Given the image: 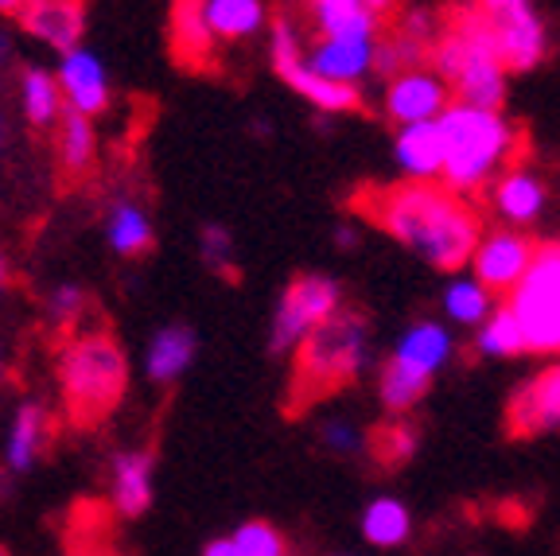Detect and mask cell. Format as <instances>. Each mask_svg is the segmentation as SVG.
<instances>
[{"label":"cell","instance_id":"74e56055","mask_svg":"<svg viewBox=\"0 0 560 556\" xmlns=\"http://www.w3.org/2000/svg\"><path fill=\"white\" fill-rule=\"evenodd\" d=\"M86 308H90V296L82 285H59V288H51V296H47V320L62 331L79 327Z\"/></svg>","mask_w":560,"mask_h":556},{"label":"cell","instance_id":"7bdbcfd3","mask_svg":"<svg viewBox=\"0 0 560 556\" xmlns=\"http://www.w3.org/2000/svg\"><path fill=\"white\" fill-rule=\"evenodd\" d=\"M9 280H12L9 257H4V253H0V292H4V288H9Z\"/></svg>","mask_w":560,"mask_h":556},{"label":"cell","instance_id":"5b68a950","mask_svg":"<svg viewBox=\"0 0 560 556\" xmlns=\"http://www.w3.org/2000/svg\"><path fill=\"white\" fill-rule=\"evenodd\" d=\"M370 366V315L339 308L292 350L289 405L304 409L354 385Z\"/></svg>","mask_w":560,"mask_h":556},{"label":"cell","instance_id":"7a4b0ae2","mask_svg":"<svg viewBox=\"0 0 560 556\" xmlns=\"http://www.w3.org/2000/svg\"><path fill=\"white\" fill-rule=\"evenodd\" d=\"M55 382H59L67 417L74 425H97L129 393V355L105 327L70 331L55 355Z\"/></svg>","mask_w":560,"mask_h":556},{"label":"cell","instance_id":"3957f363","mask_svg":"<svg viewBox=\"0 0 560 556\" xmlns=\"http://www.w3.org/2000/svg\"><path fill=\"white\" fill-rule=\"evenodd\" d=\"M444 132V175L440 183L455 195L487 192L510 164H517L522 132L506 121L502 109H475V105L452 102L440 117Z\"/></svg>","mask_w":560,"mask_h":556},{"label":"cell","instance_id":"30bf717a","mask_svg":"<svg viewBox=\"0 0 560 556\" xmlns=\"http://www.w3.org/2000/svg\"><path fill=\"white\" fill-rule=\"evenodd\" d=\"M537 242L525 230H510V227H490L482 230L479 245L471 253V277L482 288H490L494 296L514 292L522 285V277L529 273L534 262Z\"/></svg>","mask_w":560,"mask_h":556},{"label":"cell","instance_id":"4dcf8cb0","mask_svg":"<svg viewBox=\"0 0 560 556\" xmlns=\"http://www.w3.org/2000/svg\"><path fill=\"white\" fill-rule=\"evenodd\" d=\"M475 355L479 358H517L525 355V331L510 304H499L475 327Z\"/></svg>","mask_w":560,"mask_h":556},{"label":"cell","instance_id":"f35d334b","mask_svg":"<svg viewBox=\"0 0 560 556\" xmlns=\"http://www.w3.org/2000/svg\"><path fill=\"white\" fill-rule=\"evenodd\" d=\"M335 245H339V250H359V230H354V222H339V227H335Z\"/></svg>","mask_w":560,"mask_h":556},{"label":"cell","instance_id":"484cf974","mask_svg":"<svg viewBox=\"0 0 560 556\" xmlns=\"http://www.w3.org/2000/svg\"><path fill=\"white\" fill-rule=\"evenodd\" d=\"M429 390H432V374H424V370H417V366L401 362L394 355L385 358L382 374H377V397H382V405L394 417H409L420 401L429 397Z\"/></svg>","mask_w":560,"mask_h":556},{"label":"cell","instance_id":"603a6c76","mask_svg":"<svg viewBox=\"0 0 560 556\" xmlns=\"http://www.w3.org/2000/svg\"><path fill=\"white\" fill-rule=\"evenodd\" d=\"M202 20L219 47L245 44L269 27V0H202Z\"/></svg>","mask_w":560,"mask_h":556},{"label":"cell","instance_id":"e575fe53","mask_svg":"<svg viewBox=\"0 0 560 556\" xmlns=\"http://www.w3.org/2000/svg\"><path fill=\"white\" fill-rule=\"evenodd\" d=\"M199 257L214 277L222 280H237V265H234V234H230L222 222H207L199 230Z\"/></svg>","mask_w":560,"mask_h":556},{"label":"cell","instance_id":"e0dca14e","mask_svg":"<svg viewBox=\"0 0 560 556\" xmlns=\"http://www.w3.org/2000/svg\"><path fill=\"white\" fill-rule=\"evenodd\" d=\"M16 20L32 39L67 55L82 44L86 32V0H24Z\"/></svg>","mask_w":560,"mask_h":556},{"label":"cell","instance_id":"836d02e7","mask_svg":"<svg viewBox=\"0 0 560 556\" xmlns=\"http://www.w3.org/2000/svg\"><path fill=\"white\" fill-rule=\"evenodd\" d=\"M389 27H394L401 39H409L412 47H420V51H432L436 47V39L444 35V16L432 9H424V4H412V9H401L394 20H389Z\"/></svg>","mask_w":560,"mask_h":556},{"label":"cell","instance_id":"f546056e","mask_svg":"<svg viewBox=\"0 0 560 556\" xmlns=\"http://www.w3.org/2000/svg\"><path fill=\"white\" fill-rule=\"evenodd\" d=\"M494 292L482 288L475 277H452L440 292V312L455 327H479L490 312H494Z\"/></svg>","mask_w":560,"mask_h":556},{"label":"cell","instance_id":"7402d4cb","mask_svg":"<svg viewBox=\"0 0 560 556\" xmlns=\"http://www.w3.org/2000/svg\"><path fill=\"white\" fill-rule=\"evenodd\" d=\"M452 355H455V339L444 320H412L394 343V358L417 366V370H424L432 378L452 362Z\"/></svg>","mask_w":560,"mask_h":556},{"label":"cell","instance_id":"52a82bcc","mask_svg":"<svg viewBox=\"0 0 560 556\" xmlns=\"http://www.w3.org/2000/svg\"><path fill=\"white\" fill-rule=\"evenodd\" d=\"M269 59H272V70H277V79L296 97L312 102L319 114H359L362 109V90L327 82L307 67V47H304V39H300V27L292 16L272 20Z\"/></svg>","mask_w":560,"mask_h":556},{"label":"cell","instance_id":"9a60e30c","mask_svg":"<svg viewBox=\"0 0 560 556\" xmlns=\"http://www.w3.org/2000/svg\"><path fill=\"white\" fill-rule=\"evenodd\" d=\"M377 39L382 35H315V44L307 47V67L319 79L359 90L374 74Z\"/></svg>","mask_w":560,"mask_h":556},{"label":"cell","instance_id":"d590c367","mask_svg":"<svg viewBox=\"0 0 560 556\" xmlns=\"http://www.w3.org/2000/svg\"><path fill=\"white\" fill-rule=\"evenodd\" d=\"M230 537H234V545L242 556H292L289 537H284L272 522H261V518L242 522Z\"/></svg>","mask_w":560,"mask_h":556},{"label":"cell","instance_id":"8d00e7d4","mask_svg":"<svg viewBox=\"0 0 560 556\" xmlns=\"http://www.w3.org/2000/svg\"><path fill=\"white\" fill-rule=\"evenodd\" d=\"M319 443H324V452L339 455V460H359V455L370 452V436L347 417L324 420L319 425Z\"/></svg>","mask_w":560,"mask_h":556},{"label":"cell","instance_id":"ac0fdd59","mask_svg":"<svg viewBox=\"0 0 560 556\" xmlns=\"http://www.w3.org/2000/svg\"><path fill=\"white\" fill-rule=\"evenodd\" d=\"M47 440H51V413L39 401H24L9 420L4 432V448H0V467L9 471L12 478L32 475L35 463L44 460Z\"/></svg>","mask_w":560,"mask_h":556},{"label":"cell","instance_id":"f1b7e54d","mask_svg":"<svg viewBox=\"0 0 560 556\" xmlns=\"http://www.w3.org/2000/svg\"><path fill=\"white\" fill-rule=\"evenodd\" d=\"M307 16H312L319 35H382L385 20H377L362 0H307Z\"/></svg>","mask_w":560,"mask_h":556},{"label":"cell","instance_id":"d6a6232c","mask_svg":"<svg viewBox=\"0 0 560 556\" xmlns=\"http://www.w3.org/2000/svg\"><path fill=\"white\" fill-rule=\"evenodd\" d=\"M424 62H429V51H420V47H412L409 39H401L394 27H385L382 39H377V47H374V74L377 79L389 82L394 74H401V70L424 67Z\"/></svg>","mask_w":560,"mask_h":556},{"label":"cell","instance_id":"2e32d148","mask_svg":"<svg viewBox=\"0 0 560 556\" xmlns=\"http://www.w3.org/2000/svg\"><path fill=\"white\" fill-rule=\"evenodd\" d=\"M156 502V455L149 448H125L109 460V506L117 518L137 522Z\"/></svg>","mask_w":560,"mask_h":556},{"label":"cell","instance_id":"4316f807","mask_svg":"<svg viewBox=\"0 0 560 556\" xmlns=\"http://www.w3.org/2000/svg\"><path fill=\"white\" fill-rule=\"evenodd\" d=\"M20 109H24L27 125L35 129H55L67 114L59 79L44 67H24L20 70Z\"/></svg>","mask_w":560,"mask_h":556},{"label":"cell","instance_id":"6da1fadb","mask_svg":"<svg viewBox=\"0 0 560 556\" xmlns=\"http://www.w3.org/2000/svg\"><path fill=\"white\" fill-rule=\"evenodd\" d=\"M350 210L440 273L467 269L487 230L471 199L455 195L444 183L405 179L385 183V187H362L350 195Z\"/></svg>","mask_w":560,"mask_h":556},{"label":"cell","instance_id":"8fae6325","mask_svg":"<svg viewBox=\"0 0 560 556\" xmlns=\"http://www.w3.org/2000/svg\"><path fill=\"white\" fill-rule=\"evenodd\" d=\"M452 102H455L452 86L440 79L429 62H424V67H412V70L394 74V79L385 82V94H382L385 117H389L397 129H405V125L440 121Z\"/></svg>","mask_w":560,"mask_h":556},{"label":"cell","instance_id":"9c48e42d","mask_svg":"<svg viewBox=\"0 0 560 556\" xmlns=\"http://www.w3.org/2000/svg\"><path fill=\"white\" fill-rule=\"evenodd\" d=\"M475 9L487 16L490 32L499 39L502 67L510 74L537 70L549 59V24L541 20L534 0H475Z\"/></svg>","mask_w":560,"mask_h":556},{"label":"cell","instance_id":"bcb514c9","mask_svg":"<svg viewBox=\"0 0 560 556\" xmlns=\"http://www.w3.org/2000/svg\"><path fill=\"white\" fill-rule=\"evenodd\" d=\"M70 556H105V553H94V548H86V553H70Z\"/></svg>","mask_w":560,"mask_h":556},{"label":"cell","instance_id":"cb8c5ba5","mask_svg":"<svg viewBox=\"0 0 560 556\" xmlns=\"http://www.w3.org/2000/svg\"><path fill=\"white\" fill-rule=\"evenodd\" d=\"M105 242L117 257H144L156 245V227L137 199H114L105 210Z\"/></svg>","mask_w":560,"mask_h":556},{"label":"cell","instance_id":"1f68e13d","mask_svg":"<svg viewBox=\"0 0 560 556\" xmlns=\"http://www.w3.org/2000/svg\"><path fill=\"white\" fill-rule=\"evenodd\" d=\"M370 452L382 467H405L412 463V455L420 452V428L409 417H394L389 425H382L370 440Z\"/></svg>","mask_w":560,"mask_h":556},{"label":"cell","instance_id":"ab89813d","mask_svg":"<svg viewBox=\"0 0 560 556\" xmlns=\"http://www.w3.org/2000/svg\"><path fill=\"white\" fill-rule=\"evenodd\" d=\"M362 4H366L377 20H394L397 12H401V0H362Z\"/></svg>","mask_w":560,"mask_h":556},{"label":"cell","instance_id":"d6986e66","mask_svg":"<svg viewBox=\"0 0 560 556\" xmlns=\"http://www.w3.org/2000/svg\"><path fill=\"white\" fill-rule=\"evenodd\" d=\"M195 355H199V335L187 323H164L144 343L140 370L152 385H175L195 366Z\"/></svg>","mask_w":560,"mask_h":556},{"label":"cell","instance_id":"ee69618b","mask_svg":"<svg viewBox=\"0 0 560 556\" xmlns=\"http://www.w3.org/2000/svg\"><path fill=\"white\" fill-rule=\"evenodd\" d=\"M9 55H12V39H9V32L0 27V62H9Z\"/></svg>","mask_w":560,"mask_h":556},{"label":"cell","instance_id":"44dd1931","mask_svg":"<svg viewBox=\"0 0 560 556\" xmlns=\"http://www.w3.org/2000/svg\"><path fill=\"white\" fill-rule=\"evenodd\" d=\"M167 39H172L175 62H179L184 70H207L210 59H214V51H219L207 20H202V0H175Z\"/></svg>","mask_w":560,"mask_h":556},{"label":"cell","instance_id":"60d3db41","mask_svg":"<svg viewBox=\"0 0 560 556\" xmlns=\"http://www.w3.org/2000/svg\"><path fill=\"white\" fill-rule=\"evenodd\" d=\"M202 556H242V553H237L234 537H214L202 545Z\"/></svg>","mask_w":560,"mask_h":556},{"label":"cell","instance_id":"b9f144b4","mask_svg":"<svg viewBox=\"0 0 560 556\" xmlns=\"http://www.w3.org/2000/svg\"><path fill=\"white\" fill-rule=\"evenodd\" d=\"M24 0H0V16H20Z\"/></svg>","mask_w":560,"mask_h":556},{"label":"cell","instance_id":"7dc6e473","mask_svg":"<svg viewBox=\"0 0 560 556\" xmlns=\"http://www.w3.org/2000/svg\"><path fill=\"white\" fill-rule=\"evenodd\" d=\"M0 374H4V343H0Z\"/></svg>","mask_w":560,"mask_h":556},{"label":"cell","instance_id":"277c9868","mask_svg":"<svg viewBox=\"0 0 560 556\" xmlns=\"http://www.w3.org/2000/svg\"><path fill=\"white\" fill-rule=\"evenodd\" d=\"M429 67L452 86V97L475 109H502L506 105V79L499 39L487 16L475 4L452 9L444 16V35L429 51Z\"/></svg>","mask_w":560,"mask_h":556},{"label":"cell","instance_id":"5bb4252c","mask_svg":"<svg viewBox=\"0 0 560 556\" xmlns=\"http://www.w3.org/2000/svg\"><path fill=\"white\" fill-rule=\"evenodd\" d=\"M62 90V102L67 109L82 117H102L109 109V97H114V86H109V70H105L102 55L94 47H74V51L59 55V70H55Z\"/></svg>","mask_w":560,"mask_h":556},{"label":"cell","instance_id":"8992f818","mask_svg":"<svg viewBox=\"0 0 560 556\" xmlns=\"http://www.w3.org/2000/svg\"><path fill=\"white\" fill-rule=\"evenodd\" d=\"M506 304L525 331V350L560 358V242H537L529 273Z\"/></svg>","mask_w":560,"mask_h":556},{"label":"cell","instance_id":"7c38bea8","mask_svg":"<svg viewBox=\"0 0 560 556\" xmlns=\"http://www.w3.org/2000/svg\"><path fill=\"white\" fill-rule=\"evenodd\" d=\"M487 207L499 227L510 230L534 227V222L545 218V210H549V183H545V175L537 167L517 160V164H510L487 187Z\"/></svg>","mask_w":560,"mask_h":556},{"label":"cell","instance_id":"ba28073f","mask_svg":"<svg viewBox=\"0 0 560 556\" xmlns=\"http://www.w3.org/2000/svg\"><path fill=\"white\" fill-rule=\"evenodd\" d=\"M342 308V285L327 273H300L272 308L269 323V350L292 355L324 320H331Z\"/></svg>","mask_w":560,"mask_h":556},{"label":"cell","instance_id":"d4e9b609","mask_svg":"<svg viewBox=\"0 0 560 556\" xmlns=\"http://www.w3.org/2000/svg\"><path fill=\"white\" fill-rule=\"evenodd\" d=\"M55 152H59V172L67 179H82L97 164V129L90 117L67 109L62 121L55 125Z\"/></svg>","mask_w":560,"mask_h":556},{"label":"cell","instance_id":"c3c4849f","mask_svg":"<svg viewBox=\"0 0 560 556\" xmlns=\"http://www.w3.org/2000/svg\"><path fill=\"white\" fill-rule=\"evenodd\" d=\"M0 556H9V548H4V545H0Z\"/></svg>","mask_w":560,"mask_h":556},{"label":"cell","instance_id":"4fadbf2b","mask_svg":"<svg viewBox=\"0 0 560 556\" xmlns=\"http://www.w3.org/2000/svg\"><path fill=\"white\" fill-rule=\"evenodd\" d=\"M510 436H545L560 428V358L525 378L506 405Z\"/></svg>","mask_w":560,"mask_h":556},{"label":"cell","instance_id":"ffe728a7","mask_svg":"<svg viewBox=\"0 0 560 556\" xmlns=\"http://www.w3.org/2000/svg\"><path fill=\"white\" fill-rule=\"evenodd\" d=\"M394 160L405 179L412 183H440L444 175V132L440 121L405 125L394 132Z\"/></svg>","mask_w":560,"mask_h":556},{"label":"cell","instance_id":"83f0119b","mask_svg":"<svg viewBox=\"0 0 560 556\" xmlns=\"http://www.w3.org/2000/svg\"><path fill=\"white\" fill-rule=\"evenodd\" d=\"M359 530H362V541L374 548H401L409 545L412 537V510L401 502V498H374L366 502L359 518Z\"/></svg>","mask_w":560,"mask_h":556},{"label":"cell","instance_id":"f6af8a7d","mask_svg":"<svg viewBox=\"0 0 560 556\" xmlns=\"http://www.w3.org/2000/svg\"><path fill=\"white\" fill-rule=\"evenodd\" d=\"M9 487H12V475L0 467V498H9Z\"/></svg>","mask_w":560,"mask_h":556}]
</instances>
